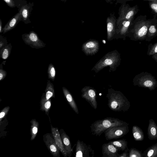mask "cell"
Listing matches in <instances>:
<instances>
[{
    "instance_id": "9a60e30c",
    "label": "cell",
    "mask_w": 157,
    "mask_h": 157,
    "mask_svg": "<svg viewBox=\"0 0 157 157\" xmlns=\"http://www.w3.org/2000/svg\"><path fill=\"white\" fill-rule=\"evenodd\" d=\"M59 132L64 148L67 153L68 156L71 157L73 151L70 137L63 129H60Z\"/></svg>"
},
{
    "instance_id": "1f68e13d",
    "label": "cell",
    "mask_w": 157,
    "mask_h": 157,
    "mask_svg": "<svg viewBox=\"0 0 157 157\" xmlns=\"http://www.w3.org/2000/svg\"><path fill=\"white\" fill-rule=\"evenodd\" d=\"M10 107L7 106L4 107L0 113V121L1 122L2 120L8 114L10 110Z\"/></svg>"
},
{
    "instance_id": "44dd1931",
    "label": "cell",
    "mask_w": 157,
    "mask_h": 157,
    "mask_svg": "<svg viewBox=\"0 0 157 157\" xmlns=\"http://www.w3.org/2000/svg\"><path fill=\"white\" fill-rule=\"evenodd\" d=\"M51 98L47 99L45 97L44 93H43L40 101V110L45 112V114L48 116L51 107Z\"/></svg>"
},
{
    "instance_id": "5b68a950",
    "label": "cell",
    "mask_w": 157,
    "mask_h": 157,
    "mask_svg": "<svg viewBox=\"0 0 157 157\" xmlns=\"http://www.w3.org/2000/svg\"><path fill=\"white\" fill-rule=\"evenodd\" d=\"M151 22L148 21L141 20L137 22L133 29V35L132 40H143L147 35L148 29Z\"/></svg>"
},
{
    "instance_id": "3957f363",
    "label": "cell",
    "mask_w": 157,
    "mask_h": 157,
    "mask_svg": "<svg viewBox=\"0 0 157 157\" xmlns=\"http://www.w3.org/2000/svg\"><path fill=\"white\" fill-rule=\"evenodd\" d=\"M129 124L128 123L117 118L109 117L95 121L91 124L90 127L92 135L100 136L107 129L112 127Z\"/></svg>"
},
{
    "instance_id": "60d3db41",
    "label": "cell",
    "mask_w": 157,
    "mask_h": 157,
    "mask_svg": "<svg viewBox=\"0 0 157 157\" xmlns=\"http://www.w3.org/2000/svg\"><path fill=\"white\" fill-rule=\"evenodd\" d=\"M156 157H157V156Z\"/></svg>"
},
{
    "instance_id": "9c48e42d",
    "label": "cell",
    "mask_w": 157,
    "mask_h": 157,
    "mask_svg": "<svg viewBox=\"0 0 157 157\" xmlns=\"http://www.w3.org/2000/svg\"><path fill=\"white\" fill-rule=\"evenodd\" d=\"M133 17L128 20H123L117 24L114 39L122 38L124 40H125Z\"/></svg>"
},
{
    "instance_id": "f546056e",
    "label": "cell",
    "mask_w": 157,
    "mask_h": 157,
    "mask_svg": "<svg viewBox=\"0 0 157 157\" xmlns=\"http://www.w3.org/2000/svg\"><path fill=\"white\" fill-rule=\"evenodd\" d=\"M129 157H142V153L138 149L134 147L129 149Z\"/></svg>"
},
{
    "instance_id": "52a82bcc",
    "label": "cell",
    "mask_w": 157,
    "mask_h": 157,
    "mask_svg": "<svg viewBox=\"0 0 157 157\" xmlns=\"http://www.w3.org/2000/svg\"><path fill=\"white\" fill-rule=\"evenodd\" d=\"M75 156L76 157H94L95 152L90 144L78 140L76 144Z\"/></svg>"
},
{
    "instance_id": "2e32d148",
    "label": "cell",
    "mask_w": 157,
    "mask_h": 157,
    "mask_svg": "<svg viewBox=\"0 0 157 157\" xmlns=\"http://www.w3.org/2000/svg\"><path fill=\"white\" fill-rule=\"evenodd\" d=\"M136 12V8L135 6L132 7H128L127 6L124 7L121 11L117 24L123 20L130 19L132 17H134Z\"/></svg>"
},
{
    "instance_id": "6da1fadb",
    "label": "cell",
    "mask_w": 157,
    "mask_h": 157,
    "mask_svg": "<svg viewBox=\"0 0 157 157\" xmlns=\"http://www.w3.org/2000/svg\"><path fill=\"white\" fill-rule=\"evenodd\" d=\"M106 97L108 99L107 105L113 111L125 112L128 111L130 107L129 101L120 91L109 88Z\"/></svg>"
},
{
    "instance_id": "ac0fdd59",
    "label": "cell",
    "mask_w": 157,
    "mask_h": 157,
    "mask_svg": "<svg viewBox=\"0 0 157 157\" xmlns=\"http://www.w3.org/2000/svg\"><path fill=\"white\" fill-rule=\"evenodd\" d=\"M62 90L64 96L68 103L73 110L76 114H78L79 111L78 107L72 95L69 90L65 87H62Z\"/></svg>"
},
{
    "instance_id": "5bb4252c",
    "label": "cell",
    "mask_w": 157,
    "mask_h": 157,
    "mask_svg": "<svg viewBox=\"0 0 157 157\" xmlns=\"http://www.w3.org/2000/svg\"><path fill=\"white\" fill-rule=\"evenodd\" d=\"M51 131L56 144L59 149L60 151L64 157H67V153L63 145L59 131L57 128L54 127L51 124Z\"/></svg>"
},
{
    "instance_id": "d4e9b609",
    "label": "cell",
    "mask_w": 157,
    "mask_h": 157,
    "mask_svg": "<svg viewBox=\"0 0 157 157\" xmlns=\"http://www.w3.org/2000/svg\"><path fill=\"white\" fill-rule=\"evenodd\" d=\"M31 124L30 132L31 136L30 140H33L36 138L39 127V123L35 119H33L30 121Z\"/></svg>"
},
{
    "instance_id": "8fae6325",
    "label": "cell",
    "mask_w": 157,
    "mask_h": 157,
    "mask_svg": "<svg viewBox=\"0 0 157 157\" xmlns=\"http://www.w3.org/2000/svg\"><path fill=\"white\" fill-rule=\"evenodd\" d=\"M138 78V81H134L135 85L149 89L150 90H152L155 89L157 86V82L152 76L147 75L141 76Z\"/></svg>"
},
{
    "instance_id": "4316f807",
    "label": "cell",
    "mask_w": 157,
    "mask_h": 157,
    "mask_svg": "<svg viewBox=\"0 0 157 157\" xmlns=\"http://www.w3.org/2000/svg\"><path fill=\"white\" fill-rule=\"evenodd\" d=\"M12 47L11 44L9 43L0 49V57L2 59H6L9 58L11 53Z\"/></svg>"
},
{
    "instance_id": "30bf717a",
    "label": "cell",
    "mask_w": 157,
    "mask_h": 157,
    "mask_svg": "<svg viewBox=\"0 0 157 157\" xmlns=\"http://www.w3.org/2000/svg\"><path fill=\"white\" fill-rule=\"evenodd\" d=\"M43 141L49 152L54 157H59L60 151L52 134L47 133L43 136Z\"/></svg>"
},
{
    "instance_id": "e575fe53",
    "label": "cell",
    "mask_w": 157,
    "mask_h": 157,
    "mask_svg": "<svg viewBox=\"0 0 157 157\" xmlns=\"http://www.w3.org/2000/svg\"><path fill=\"white\" fill-rule=\"evenodd\" d=\"M7 43L6 39L1 35L0 36V49L6 46L7 44Z\"/></svg>"
},
{
    "instance_id": "d6a6232c",
    "label": "cell",
    "mask_w": 157,
    "mask_h": 157,
    "mask_svg": "<svg viewBox=\"0 0 157 157\" xmlns=\"http://www.w3.org/2000/svg\"><path fill=\"white\" fill-rule=\"evenodd\" d=\"M2 64H1L0 65V81L3 80L7 75L6 71L3 68Z\"/></svg>"
},
{
    "instance_id": "277c9868",
    "label": "cell",
    "mask_w": 157,
    "mask_h": 157,
    "mask_svg": "<svg viewBox=\"0 0 157 157\" xmlns=\"http://www.w3.org/2000/svg\"><path fill=\"white\" fill-rule=\"evenodd\" d=\"M128 125L114 126L107 129L104 132L105 139L108 140L123 137L129 131Z\"/></svg>"
},
{
    "instance_id": "ffe728a7",
    "label": "cell",
    "mask_w": 157,
    "mask_h": 157,
    "mask_svg": "<svg viewBox=\"0 0 157 157\" xmlns=\"http://www.w3.org/2000/svg\"><path fill=\"white\" fill-rule=\"evenodd\" d=\"M147 134L148 137L150 140H154L157 139V125L152 119L149 121Z\"/></svg>"
},
{
    "instance_id": "8992f818",
    "label": "cell",
    "mask_w": 157,
    "mask_h": 157,
    "mask_svg": "<svg viewBox=\"0 0 157 157\" xmlns=\"http://www.w3.org/2000/svg\"><path fill=\"white\" fill-rule=\"evenodd\" d=\"M22 38L24 43L32 48H40L46 46L45 44L40 39L37 33L33 31H31L28 34H23Z\"/></svg>"
},
{
    "instance_id": "484cf974",
    "label": "cell",
    "mask_w": 157,
    "mask_h": 157,
    "mask_svg": "<svg viewBox=\"0 0 157 157\" xmlns=\"http://www.w3.org/2000/svg\"><path fill=\"white\" fill-rule=\"evenodd\" d=\"M109 142L115 146L119 151H124L128 147V142L124 139L111 141Z\"/></svg>"
},
{
    "instance_id": "603a6c76",
    "label": "cell",
    "mask_w": 157,
    "mask_h": 157,
    "mask_svg": "<svg viewBox=\"0 0 157 157\" xmlns=\"http://www.w3.org/2000/svg\"><path fill=\"white\" fill-rule=\"evenodd\" d=\"M44 95L47 99L55 98V91L54 85L50 80H48Z\"/></svg>"
},
{
    "instance_id": "4fadbf2b",
    "label": "cell",
    "mask_w": 157,
    "mask_h": 157,
    "mask_svg": "<svg viewBox=\"0 0 157 157\" xmlns=\"http://www.w3.org/2000/svg\"><path fill=\"white\" fill-rule=\"evenodd\" d=\"M102 157H119L118 149L109 142L103 144L101 147Z\"/></svg>"
},
{
    "instance_id": "d6986e66",
    "label": "cell",
    "mask_w": 157,
    "mask_h": 157,
    "mask_svg": "<svg viewBox=\"0 0 157 157\" xmlns=\"http://www.w3.org/2000/svg\"><path fill=\"white\" fill-rule=\"evenodd\" d=\"M21 18L20 12L17 13L8 22L3 28V33L12 30L14 28Z\"/></svg>"
},
{
    "instance_id": "83f0119b",
    "label": "cell",
    "mask_w": 157,
    "mask_h": 157,
    "mask_svg": "<svg viewBox=\"0 0 157 157\" xmlns=\"http://www.w3.org/2000/svg\"><path fill=\"white\" fill-rule=\"evenodd\" d=\"M29 7L27 5L22 6L21 8L20 13H21V17L23 21L25 22L29 16Z\"/></svg>"
},
{
    "instance_id": "e0dca14e",
    "label": "cell",
    "mask_w": 157,
    "mask_h": 157,
    "mask_svg": "<svg viewBox=\"0 0 157 157\" xmlns=\"http://www.w3.org/2000/svg\"><path fill=\"white\" fill-rule=\"evenodd\" d=\"M107 38L108 41L114 39L116 31L115 21L112 17H108L107 21Z\"/></svg>"
},
{
    "instance_id": "ab89813d",
    "label": "cell",
    "mask_w": 157,
    "mask_h": 157,
    "mask_svg": "<svg viewBox=\"0 0 157 157\" xmlns=\"http://www.w3.org/2000/svg\"><path fill=\"white\" fill-rule=\"evenodd\" d=\"M144 1H157V0H144Z\"/></svg>"
},
{
    "instance_id": "7a4b0ae2",
    "label": "cell",
    "mask_w": 157,
    "mask_h": 157,
    "mask_svg": "<svg viewBox=\"0 0 157 157\" xmlns=\"http://www.w3.org/2000/svg\"><path fill=\"white\" fill-rule=\"evenodd\" d=\"M121 59L120 53L116 50H113L105 55L96 63L91 70L97 73L104 68L109 66V72L114 71L120 65Z\"/></svg>"
},
{
    "instance_id": "836d02e7",
    "label": "cell",
    "mask_w": 157,
    "mask_h": 157,
    "mask_svg": "<svg viewBox=\"0 0 157 157\" xmlns=\"http://www.w3.org/2000/svg\"><path fill=\"white\" fill-rule=\"evenodd\" d=\"M149 6L151 9L157 14V1H151L149 3Z\"/></svg>"
},
{
    "instance_id": "cb8c5ba5",
    "label": "cell",
    "mask_w": 157,
    "mask_h": 157,
    "mask_svg": "<svg viewBox=\"0 0 157 157\" xmlns=\"http://www.w3.org/2000/svg\"><path fill=\"white\" fill-rule=\"evenodd\" d=\"M142 155L144 157H156L157 143L148 147L142 153Z\"/></svg>"
},
{
    "instance_id": "ba28073f",
    "label": "cell",
    "mask_w": 157,
    "mask_h": 157,
    "mask_svg": "<svg viewBox=\"0 0 157 157\" xmlns=\"http://www.w3.org/2000/svg\"><path fill=\"white\" fill-rule=\"evenodd\" d=\"M81 92L82 97L87 101L93 108L96 109L98 105L96 90L91 86H86L82 89Z\"/></svg>"
},
{
    "instance_id": "7c38bea8",
    "label": "cell",
    "mask_w": 157,
    "mask_h": 157,
    "mask_svg": "<svg viewBox=\"0 0 157 157\" xmlns=\"http://www.w3.org/2000/svg\"><path fill=\"white\" fill-rule=\"evenodd\" d=\"M99 46V43L97 40L90 39L83 44L82 51L86 56H93L98 52Z\"/></svg>"
},
{
    "instance_id": "7402d4cb",
    "label": "cell",
    "mask_w": 157,
    "mask_h": 157,
    "mask_svg": "<svg viewBox=\"0 0 157 157\" xmlns=\"http://www.w3.org/2000/svg\"><path fill=\"white\" fill-rule=\"evenodd\" d=\"M132 132L134 140L136 141H142L144 136L143 131L138 126L134 125L132 127Z\"/></svg>"
},
{
    "instance_id": "f1b7e54d",
    "label": "cell",
    "mask_w": 157,
    "mask_h": 157,
    "mask_svg": "<svg viewBox=\"0 0 157 157\" xmlns=\"http://www.w3.org/2000/svg\"><path fill=\"white\" fill-rule=\"evenodd\" d=\"M47 73L48 79L54 81L56 76V71L55 67L52 63L48 65Z\"/></svg>"
},
{
    "instance_id": "f35d334b",
    "label": "cell",
    "mask_w": 157,
    "mask_h": 157,
    "mask_svg": "<svg viewBox=\"0 0 157 157\" xmlns=\"http://www.w3.org/2000/svg\"><path fill=\"white\" fill-rule=\"evenodd\" d=\"M3 32V28L2 27V22L1 19H0V33Z\"/></svg>"
},
{
    "instance_id": "d590c367",
    "label": "cell",
    "mask_w": 157,
    "mask_h": 157,
    "mask_svg": "<svg viewBox=\"0 0 157 157\" xmlns=\"http://www.w3.org/2000/svg\"><path fill=\"white\" fill-rule=\"evenodd\" d=\"M9 7L13 8L15 6V4L13 0H4Z\"/></svg>"
},
{
    "instance_id": "4dcf8cb0",
    "label": "cell",
    "mask_w": 157,
    "mask_h": 157,
    "mask_svg": "<svg viewBox=\"0 0 157 157\" xmlns=\"http://www.w3.org/2000/svg\"><path fill=\"white\" fill-rule=\"evenodd\" d=\"M157 33V29L154 25H150L149 27L147 36L149 37L155 36Z\"/></svg>"
},
{
    "instance_id": "74e56055",
    "label": "cell",
    "mask_w": 157,
    "mask_h": 157,
    "mask_svg": "<svg viewBox=\"0 0 157 157\" xmlns=\"http://www.w3.org/2000/svg\"><path fill=\"white\" fill-rule=\"evenodd\" d=\"M156 53H157V43L155 44V45L153 46L152 48L151 49L149 53L151 55Z\"/></svg>"
},
{
    "instance_id": "8d00e7d4",
    "label": "cell",
    "mask_w": 157,
    "mask_h": 157,
    "mask_svg": "<svg viewBox=\"0 0 157 157\" xmlns=\"http://www.w3.org/2000/svg\"><path fill=\"white\" fill-rule=\"evenodd\" d=\"M129 149L127 147L124 151V152L120 154L119 157H129L128 153Z\"/></svg>"
}]
</instances>
